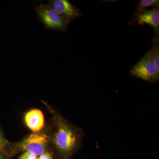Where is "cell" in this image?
I'll return each instance as SVG.
<instances>
[{
  "instance_id": "cell-2",
  "label": "cell",
  "mask_w": 159,
  "mask_h": 159,
  "mask_svg": "<svg viewBox=\"0 0 159 159\" xmlns=\"http://www.w3.org/2000/svg\"><path fill=\"white\" fill-rule=\"evenodd\" d=\"M25 151L37 156L46 152H51L48 137L44 128L40 132L32 133L19 142L11 143L9 147V153L11 157L19 152Z\"/></svg>"
},
{
  "instance_id": "cell-12",
  "label": "cell",
  "mask_w": 159,
  "mask_h": 159,
  "mask_svg": "<svg viewBox=\"0 0 159 159\" xmlns=\"http://www.w3.org/2000/svg\"><path fill=\"white\" fill-rule=\"evenodd\" d=\"M38 159H54L53 155L50 152H46L39 156Z\"/></svg>"
},
{
  "instance_id": "cell-4",
  "label": "cell",
  "mask_w": 159,
  "mask_h": 159,
  "mask_svg": "<svg viewBox=\"0 0 159 159\" xmlns=\"http://www.w3.org/2000/svg\"><path fill=\"white\" fill-rule=\"evenodd\" d=\"M130 74L134 77L150 83L159 80V72L155 63L147 54L132 68Z\"/></svg>"
},
{
  "instance_id": "cell-7",
  "label": "cell",
  "mask_w": 159,
  "mask_h": 159,
  "mask_svg": "<svg viewBox=\"0 0 159 159\" xmlns=\"http://www.w3.org/2000/svg\"><path fill=\"white\" fill-rule=\"evenodd\" d=\"M140 25L148 24L154 30L155 36L159 37V9L154 8L146 9L140 15L137 20Z\"/></svg>"
},
{
  "instance_id": "cell-9",
  "label": "cell",
  "mask_w": 159,
  "mask_h": 159,
  "mask_svg": "<svg viewBox=\"0 0 159 159\" xmlns=\"http://www.w3.org/2000/svg\"><path fill=\"white\" fill-rule=\"evenodd\" d=\"M152 48L147 53L148 57L152 60L155 64L157 70L159 72V37L154 36L153 40Z\"/></svg>"
},
{
  "instance_id": "cell-6",
  "label": "cell",
  "mask_w": 159,
  "mask_h": 159,
  "mask_svg": "<svg viewBox=\"0 0 159 159\" xmlns=\"http://www.w3.org/2000/svg\"><path fill=\"white\" fill-rule=\"evenodd\" d=\"M24 121L26 126L33 133L40 132L44 128V116L38 109H33L27 112L24 116Z\"/></svg>"
},
{
  "instance_id": "cell-8",
  "label": "cell",
  "mask_w": 159,
  "mask_h": 159,
  "mask_svg": "<svg viewBox=\"0 0 159 159\" xmlns=\"http://www.w3.org/2000/svg\"><path fill=\"white\" fill-rule=\"evenodd\" d=\"M149 7H153L154 8H158L159 7V0H141L137 5L136 11L132 19L131 24H133L135 22L138 18L143 11Z\"/></svg>"
},
{
  "instance_id": "cell-11",
  "label": "cell",
  "mask_w": 159,
  "mask_h": 159,
  "mask_svg": "<svg viewBox=\"0 0 159 159\" xmlns=\"http://www.w3.org/2000/svg\"><path fill=\"white\" fill-rule=\"evenodd\" d=\"M37 156L34 153L29 152H24L19 157L18 159H38Z\"/></svg>"
},
{
  "instance_id": "cell-5",
  "label": "cell",
  "mask_w": 159,
  "mask_h": 159,
  "mask_svg": "<svg viewBox=\"0 0 159 159\" xmlns=\"http://www.w3.org/2000/svg\"><path fill=\"white\" fill-rule=\"evenodd\" d=\"M48 4L69 25L73 20L83 15L77 7L72 5L68 0H50Z\"/></svg>"
},
{
  "instance_id": "cell-13",
  "label": "cell",
  "mask_w": 159,
  "mask_h": 159,
  "mask_svg": "<svg viewBox=\"0 0 159 159\" xmlns=\"http://www.w3.org/2000/svg\"><path fill=\"white\" fill-rule=\"evenodd\" d=\"M11 158L6 154L0 152V159H10Z\"/></svg>"
},
{
  "instance_id": "cell-3",
  "label": "cell",
  "mask_w": 159,
  "mask_h": 159,
  "mask_svg": "<svg viewBox=\"0 0 159 159\" xmlns=\"http://www.w3.org/2000/svg\"><path fill=\"white\" fill-rule=\"evenodd\" d=\"M34 8L39 21L44 25L46 29L63 32L67 31L68 23L48 4L44 5L41 4Z\"/></svg>"
},
{
  "instance_id": "cell-10",
  "label": "cell",
  "mask_w": 159,
  "mask_h": 159,
  "mask_svg": "<svg viewBox=\"0 0 159 159\" xmlns=\"http://www.w3.org/2000/svg\"><path fill=\"white\" fill-rule=\"evenodd\" d=\"M11 142H9L5 136L2 130L0 127V152L6 154L8 156L11 158L9 155V147Z\"/></svg>"
},
{
  "instance_id": "cell-1",
  "label": "cell",
  "mask_w": 159,
  "mask_h": 159,
  "mask_svg": "<svg viewBox=\"0 0 159 159\" xmlns=\"http://www.w3.org/2000/svg\"><path fill=\"white\" fill-rule=\"evenodd\" d=\"M42 102L52 115L50 122L44 129L53 156L55 159H72L81 148L83 131L65 119L47 102Z\"/></svg>"
}]
</instances>
